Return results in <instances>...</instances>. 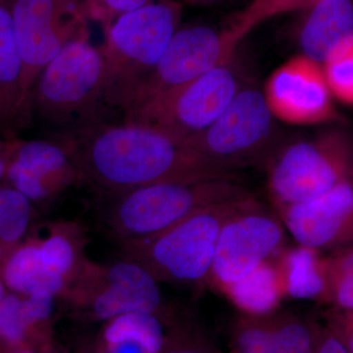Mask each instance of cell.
I'll return each instance as SVG.
<instances>
[{
    "label": "cell",
    "mask_w": 353,
    "mask_h": 353,
    "mask_svg": "<svg viewBox=\"0 0 353 353\" xmlns=\"http://www.w3.org/2000/svg\"><path fill=\"white\" fill-rule=\"evenodd\" d=\"M277 259L265 262L250 275L221 290L245 315L271 314L285 297Z\"/></svg>",
    "instance_id": "obj_20"
},
{
    "label": "cell",
    "mask_w": 353,
    "mask_h": 353,
    "mask_svg": "<svg viewBox=\"0 0 353 353\" xmlns=\"http://www.w3.org/2000/svg\"><path fill=\"white\" fill-rule=\"evenodd\" d=\"M274 352L313 353L321 331L314 325L296 317L285 315L272 318Z\"/></svg>",
    "instance_id": "obj_26"
},
{
    "label": "cell",
    "mask_w": 353,
    "mask_h": 353,
    "mask_svg": "<svg viewBox=\"0 0 353 353\" xmlns=\"http://www.w3.org/2000/svg\"><path fill=\"white\" fill-rule=\"evenodd\" d=\"M162 353H209L199 343H194L183 339H176V341H167L166 347Z\"/></svg>",
    "instance_id": "obj_32"
},
{
    "label": "cell",
    "mask_w": 353,
    "mask_h": 353,
    "mask_svg": "<svg viewBox=\"0 0 353 353\" xmlns=\"http://www.w3.org/2000/svg\"><path fill=\"white\" fill-rule=\"evenodd\" d=\"M277 121L263 90L250 80L210 127L185 143L221 168L236 173L270 159L281 143Z\"/></svg>",
    "instance_id": "obj_8"
},
{
    "label": "cell",
    "mask_w": 353,
    "mask_h": 353,
    "mask_svg": "<svg viewBox=\"0 0 353 353\" xmlns=\"http://www.w3.org/2000/svg\"><path fill=\"white\" fill-rule=\"evenodd\" d=\"M263 94L281 122L312 126L340 120L322 65L301 53L271 74Z\"/></svg>",
    "instance_id": "obj_13"
},
{
    "label": "cell",
    "mask_w": 353,
    "mask_h": 353,
    "mask_svg": "<svg viewBox=\"0 0 353 353\" xmlns=\"http://www.w3.org/2000/svg\"><path fill=\"white\" fill-rule=\"evenodd\" d=\"M132 341L150 353H162L166 347L163 319L146 312H132L109 320L102 331L101 343Z\"/></svg>",
    "instance_id": "obj_22"
},
{
    "label": "cell",
    "mask_w": 353,
    "mask_h": 353,
    "mask_svg": "<svg viewBox=\"0 0 353 353\" xmlns=\"http://www.w3.org/2000/svg\"><path fill=\"white\" fill-rule=\"evenodd\" d=\"M231 353H241V352H238V350H234V352H232Z\"/></svg>",
    "instance_id": "obj_39"
},
{
    "label": "cell",
    "mask_w": 353,
    "mask_h": 353,
    "mask_svg": "<svg viewBox=\"0 0 353 353\" xmlns=\"http://www.w3.org/2000/svg\"><path fill=\"white\" fill-rule=\"evenodd\" d=\"M8 139L0 134V182L6 179L7 155H8Z\"/></svg>",
    "instance_id": "obj_34"
},
{
    "label": "cell",
    "mask_w": 353,
    "mask_h": 353,
    "mask_svg": "<svg viewBox=\"0 0 353 353\" xmlns=\"http://www.w3.org/2000/svg\"><path fill=\"white\" fill-rule=\"evenodd\" d=\"M101 345V350L105 353H150L145 347L132 341H116Z\"/></svg>",
    "instance_id": "obj_33"
},
{
    "label": "cell",
    "mask_w": 353,
    "mask_h": 353,
    "mask_svg": "<svg viewBox=\"0 0 353 353\" xmlns=\"http://www.w3.org/2000/svg\"><path fill=\"white\" fill-rule=\"evenodd\" d=\"M22 99V60L9 0H0V134L27 129Z\"/></svg>",
    "instance_id": "obj_17"
},
{
    "label": "cell",
    "mask_w": 353,
    "mask_h": 353,
    "mask_svg": "<svg viewBox=\"0 0 353 353\" xmlns=\"http://www.w3.org/2000/svg\"><path fill=\"white\" fill-rule=\"evenodd\" d=\"M285 227L254 199H246L223 225L209 282L218 289L238 282L285 250Z\"/></svg>",
    "instance_id": "obj_11"
},
{
    "label": "cell",
    "mask_w": 353,
    "mask_h": 353,
    "mask_svg": "<svg viewBox=\"0 0 353 353\" xmlns=\"http://www.w3.org/2000/svg\"><path fill=\"white\" fill-rule=\"evenodd\" d=\"M0 353H38L29 347L0 348Z\"/></svg>",
    "instance_id": "obj_36"
},
{
    "label": "cell",
    "mask_w": 353,
    "mask_h": 353,
    "mask_svg": "<svg viewBox=\"0 0 353 353\" xmlns=\"http://www.w3.org/2000/svg\"><path fill=\"white\" fill-rule=\"evenodd\" d=\"M326 303L336 309L353 310V246L341 248L325 256Z\"/></svg>",
    "instance_id": "obj_25"
},
{
    "label": "cell",
    "mask_w": 353,
    "mask_h": 353,
    "mask_svg": "<svg viewBox=\"0 0 353 353\" xmlns=\"http://www.w3.org/2000/svg\"><path fill=\"white\" fill-rule=\"evenodd\" d=\"M22 60V99L27 127L30 94L39 74L71 43L90 36L80 0H9Z\"/></svg>",
    "instance_id": "obj_9"
},
{
    "label": "cell",
    "mask_w": 353,
    "mask_h": 353,
    "mask_svg": "<svg viewBox=\"0 0 353 353\" xmlns=\"http://www.w3.org/2000/svg\"><path fill=\"white\" fill-rule=\"evenodd\" d=\"M313 353H350L345 343L331 331L322 332Z\"/></svg>",
    "instance_id": "obj_31"
},
{
    "label": "cell",
    "mask_w": 353,
    "mask_h": 353,
    "mask_svg": "<svg viewBox=\"0 0 353 353\" xmlns=\"http://www.w3.org/2000/svg\"><path fill=\"white\" fill-rule=\"evenodd\" d=\"M0 277L7 290L20 296L46 292L64 296L68 283L44 256L34 238L14 248L0 264Z\"/></svg>",
    "instance_id": "obj_18"
},
{
    "label": "cell",
    "mask_w": 353,
    "mask_h": 353,
    "mask_svg": "<svg viewBox=\"0 0 353 353\" xmlns=\"http://www.w3.org/2000/svg\"><path fill=\"white\" fill-rule=\"evenodd\" d=\"M7 292H8V290H7L6 285L4 284L3 281H2L1 277H0V301L6 296Z\"/></svg>",
    "instance_id": "obj_37"
},
{
    "label": "cell",
    "mask_w": 353,
    "mask_h": 353,
    "mask_svg": "<svg viewBox=\"0 0 353 353\" xmlns=\"http://www.w3.org/2000/svg\"><path fill=\"white\" fill-rule=\"evenodd\" d=\"M236 54L196 80L125 114L122 122L152 128L183 143L196 138L218 119L250 81Z\"/></svg>",
    "instance_id": "obj_7"
},
{
    "label": "cell",
    "mask_w": 353,
    "mask_h": 353,
    "mask_svg": "<svg viewBox=\"0 0 353 353\" xmlns=\"http://www.w3.org/2000/svg\"><path fill=\"white\" fill-rule=\"evenodd\" d=\"M108 196L103 221L121 243L157 236L199 209L252 194L236 179H211L157 183Z\"/></svg>",
    "instance_id": "obj_4"
},
{
    "label": "cell",
    "mask_w": 353,
    "mask_h": 353,
    "mask_svg": "<svg viewBox=\"0 0 353 353\" xmlns=\"http://www.w3.org/2000/svg\"><path fill=\"white\" fill-rule=\"evenodd\" d=\"M62 299L94 321L108 322L132 312L164 318L157 279L145 266L125 256L105 266L88 262Z\"/></svg>",
    "instance_id": "obj_10"
},
{
    "label": "cell",
    "mask_w": 353,
    "mask_h": 353,
    "mask_svg": "<svg viewBox=\"0 0 353 353\" xmlns=\"http://www.w3.org/2000/svg\"><path fill=\"white\" fill-rule=\"evenodd\" d=\"M234 340L241 353H275L272 318L243 316L236 321Z\"/></svg>",
    "instance_id": "obj_27"
},
{
    "label": "cell",
    "mask_w": 353,
    "mask_h": 353,
    "mask_svg": "<svg viewBox=\"0 0 353 353\" xmlns=\"http://www.w3.org/2000/svg\"><path fill=\"white\" fill-rule=\"evenodd\" d=\"M34 240L50 266L66 279L69 289L88 262L83 257L80 230L73 224H54L48 228L46 236Z\"/></svg>",
    "instance_id": "obj_21"
},
{
    "label": "cell",
    "mask_w": 353,
    "mask_h": 353,
    "mask_svg": "<svg viewBox=\"0 0 353 353\" xmlns=\"http://www.w3.org/2000/svg\"><path fill=\"white\" fill-rule=\"evenodd\" d=\"M317 1L319 0H252L232 16L224 28L234 43L240 46L250 32L266 21L284 14L301 12Z\"/></svg>",
    "instance_id": "obj_23"
},
{
    "label": "cell",
    "mask_w": 353,
    "mask_h": 353,
    "mask_svg": "<svg viewBox=\"0 0 353 353\" xmlns=\"http://www.w3.org/2000/svg\"><path fill=\"white\" fill-rule=\"evenodd\" d=\"M180 1L182 2L183 6L206 7L220 3L224 0H180Z\"/></svg>",
    "instance_id": "obj_35"
},
{
    "label": "cell",
    "mask_w": 353,
    "mask_h": 353,
    "mask_svg": "<svg viewBox=\"0 0 353 353\" xmlns=\"http://www.w3.org/2000/svg\"><path fill=\"white\" fill-rule=\"evenodd\" d=\"M323 69L333 97L353 105V44L340 57L323 65Z\"/></svg>",
    "instance_id": "obj_28"
},
{
    "label": "cell",
    "mask_w": 353,
    "mask_h": 353,
    "mask_svg": "<svg viewBox=\"0 0 353 353\" xmlns=\"http://www.w3.org/2000/svg\"><path fill=\"white\" fill-rule=\"evenodd\" d=\"M94 353H105L103 352V350H99V352H95Z\"/></svg>",
    "instance_id": "obj_38"
},
{
    "label": "cell",
    "mask_w": 353,
    "mask_h": 353,
    "mask_svg": "<svg viewBox=\"0 0 353 353\" xmlns=\"http://www.w3.org/2000/svg\"><path fill=\"white\" fill-rule=\"evenodd\" d=\"M152 0H80L88 21H94L108 28L123 14L131 12L146 6Z\"/></svg>",
    "instance_id": "obj_29"
},
{
    "label": "cell",
    "mask_w": 353,
    "mask_h": 353,
    "mask_svg": "<svg viewBox=\"0 0 353 353\" xmlns=\"http://www.w3.org/2000/svg\"><path fill=\"white\" fill-rule=\"evenodd\" d=\"M275 210L297 245L320 252L353 246V181L311 201Z\"/></svg>",
    "instance_id": "obj_15"
},
{
    "label": "cell",
    "mask_w": 353,
    "mask_h": 353,
    "mask_svg": "<svg viewBox=\"0 0 353 353\" xmlns=\"http://www.w3.org/2000/svg\"><path fill=\"white\" fill-rule=\"evenodd\" d=\"M32 203L18 190L0 187V264L22 243L31 222Z\"/></svg>",
    "instance_id": "obj_24"
},
{
    "label": "cell",
    "mask_w": 353,
    "mask_h": 353,
    "mask_svg": "<svg viewBox=\"0 0 353 353\" xmlns=\"http://www.w3.org/2000/svg\"><path fill=\"white\" fill-rule=\"evenodd\" d=\"M250 197L199 209L157 236L121 241V250L125 257L145 266L158 281L204 285L210 279L223 225Z\"/></svg>",
    "instance_id": "obj_5"
},
{
    "label": "cell",
    "mask_w": 353,
    "mask_h": 353,
    "mask_svg": "<svg viewBox=\"0 0 353 353\" xmlns=\"http://www.w3.org/2000/svg\"><path fill=\"white\" fill-rule=\"evenodd\" d=\"M183 9L180 0H152L103 29L105 101L114 115L129 110L180 29Z\"/></svg>",
    "instance_id": "obj_3"
},
{
    "label": "cell",
    "mask_w": 353,
    "mask_h": 353,
    "mask_svg": "<svg viewBox=\"0 0 353 353\" xmlns=\"http://www.w3.org/2000/svg\"><path fill=\"white\" fill-rule=\"evenodd\" d=\"M296 39L301 54L325 65L353 44V0H319L301 11Z\"/></svg>",
    "instance_id": "obj_16"
},
{
    "label": "cell",
    "mask_w": 353,
    "mask_h": 353,
    "mask_svg": "<svg viewBox=\"0 0 353 353\" xmlns=\"http://www.w3.org/2000/svg\"><path fill=\"white\" fill-rule=\"evenodd\" d=\"M238 46L224 27L181 26L126 113L208 73L233 57Z\"/></svg>",
    "instance_id": "obj_12"
},
{
    "label": "cell",
    "mask_w": 353,
    "mask_h": 353,
    "mask_svg": "<svg viewBox=\"0 0 353 353\" xmlns=\"http://www.w3.org/2000/svg\"><path fill=\"white\" fill-rule=\"evenodd\" d=\"M266 165L274 208L309 201L353 181V136L330 128L290 139L280 143Z\"/></svg>",
    "instance_id": "obj_6"
},
{
    "label": "cell",
    "mask_w": 353,
    "mask_h": 353,
    "mask_svg": "<svg viewBox=\"0 0 353 353\" xmlns=\"http://www.w3.org/2000/svg\"><path fill=\"white\" fill-rule=\"evenodd\" d=\"M277 261L285 296L326 303V264L322 252L299 245L283 250Z\"/></svg>",
    "instance_id": "obj_19"
},
{
    "label": "cell",
    "mask_w": 353,
    "mask_h": 353,
    "mask_svg": "<svg viewBox=\"0 0 353 353\" xmlns=\"http://www.w3.org/2000/svg\"><path fill=\"white\" fill-rule=\"evenodd\" d=\"M30 126L50 137L64 136L113 123L105 101V69L101 48L90 36L75 39L43 70L30 94Z\"/></svg>",
    "instance_id": "obj_2"
},
{
    "label": "cell",
    "mask_w": 353,
    "mask_h": 353,
    "mask_svg": "<svg viewBox=\"0 0 353 353\" xmlns=\"http://www.w3.org/2000/svg\"><path fill=\"white\" fill-rule=\"evenodd\" d=\"M330 330L347 347L350 353H353V310L336 309L330 313Z\"/></svg>",
    "instance_id": "obj_30"
},
{
    "label": "cell",
    "mask_w": 353,
    "mask_h": 353,
    "mask_svg": "<svg viewBox=\"0 0 353 353\" xmlns=\"http://www.w3.org/2000/svg\"><path fill=\"white\" fill-rule=\"evenodd\" d=\"M83 182L106 194L164 183L236 179L183 141L143 125L106 123L64 136Z\"/></svg>",
    "instance_id": "obj_1"
},
{
    "label": "cell",
    "mask_w": 353,
    "mask_h": 353,
    "mask_svg": "<svg viewBox=\"0 0 353 353\" xmlns=\"http://www.w3.org/2000/svg\"><path fill=\"white\" fill-rule=\"evenodd\" d=\"M4 181L32 203L50 201L72 185L83 183L71 153L52 138L9 139Z\"/></svg>",
    "instance_id": "obj_14"
}]
</instances>
